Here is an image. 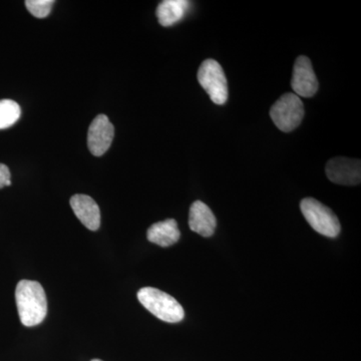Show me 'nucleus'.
Segmentation results:
<instances>
[{
    "mask_svg": "<svg viewBox=\"0 0 361 361\" xmlns=\"http://www.w3.org/2000/svg\"><path fill=\"white\" fill-rule=\"evenodd\" d=\"M16 306L20 322L26 327L37 326L47 314V300L42 284L21 280L16 290Z\"/></svg>",
    "mask_w": 361,
    "mask_h": 361,
    "instance_id": "nucleus-1",
    "label": "nucleus"
},
{
    "mask_svg": "<svg viewBox=\"0 0 361 361\" xmlns=\"http://www.w3.org/2000/svg\"><path fill=\"white\" fill-rule=\"evenodd\" d=\"M137 299L147 310L163 322L177 323L184 319L182 305L174 297L159 289L145 287L137 292Z\"/></svg>",
    "mask_w": 361,
    "mask_h": 361,
    "instance_id": "nucleus-2",
    "label": "nucleus"
},
{
    "mask_svg": "<svg viewBox=\"0 0 361 361\" xmlns=\"http://www.w3.org/2000/svg\"><path fill=\"white\" fill-rule=\"evenodd\" d=\"M301 212L307 221L308 224L316 232L336 238L341 233V227L336 214L319 201L313 198H305L300 203Z\"/></svg>",
    "mask_w": 361,
    "mask_h": 361,
    "instance_id": "nucleus-3",
    "label": "nucleus"
},
{
    "mask_svg": "<svg viewBox=\"0 0 361 361\" xmlns=\"http://www.w3.org/2000/svg\"><path fill=\"white\" fill-rule=\"evenodd\" d=\"M270 116L278 129L284 133L292 132L302 122V101L293 92H287L273 104L270 110Z\"/></svg>",
    "mask_w": 361,
    "mask_h": 361,
    "instance_id": "nucleus-4",
    "label": "nucleus"
},
{
    "mask_svg": "<svg viewBox=\"0 0 361 361\" xmlns=\"http://www.w3.org/2000/svg\"><path fill=\"white\" fill-rule=\"evenodd\" d=\"M198 80L211 101L224 104L228 99V82L222 66L215 59H206L198 71Z\"/></svg>",
    "mask_w": 361,
    "mask_h": 361,
    "instance_id": "nucleus-5",
    "label": "nucleus"
},
{
    "mask_svg": "<svg viewBox=\"0 0 361 361\" xmlns=\"http://www.w3.org/2000/svg\"><path fill=\"white\" fill-rule=\"evenodd\" d=\"M327 177L332 183L344 186L360 185L361 180V165L360 160L355 159H331L325 168Z\"/></svg>",
    "mask_w": 361,
    "mask_h": 361,
    "instance_id": "nucleus-6",
    "label": "nucleus"
},
{
    "mask_svg": "<svg viewBox=\"0 0 361 361\" xmlns=\"http://www.w3.org/2000/svg\"><path fill=\"white\" fill-rule=\"evenodd\" d=\"M115 137V128L106 115H99L90 123L87 133V146L92 155L103 156Z\"/></svg>",
    "mask_w": 361,
    "mask_h": 361,
    "instance_id": "nucleus-7",
    "label": "nucleus"
},
{
    "mask_svg": "<svg viewBox=\"0 0 361 361\" xmlns=\"http://www.w3.org/2000/svg\"><path fill=\"white\" fill-rule=\"evenodd\" d=\"M291 87L296 96L311 97L318 90V80L313 71L310 59L306 56H299L296 59L292 75Z\"/></svg>",
    "mask_w": 361,
    "mask_h": 361,
    "instance_id": "nucleus-8",
    "label": "nucleus"
},
{
    "mask_svg": "<svg viewBox=\"0 0 361 361\" xmlns=\"http://www.w3.org/2000/svg\"><path fill=\"white\" fill-rule=\"evenodd\" d=\"M71 207L78 219L90 231H97L101 226V211L92 197L78 194L71 198Z\"/></svg>",
    "mask_w": 361,
    "mask_h": 361,
    "instance_id": "nucleus-9",
    "label": "nucleus"
},
{
    "mask_svg": "<svg viewBox=\"0 0 361 361\" xmlns=\"http://www.w3.org/2000/svg\"><path fill=\"white\" fill-rule=\"evenodd\" d=\"M189 226L192 231L203 237H211L215 232L217 220L212 210L201 201H196L190 208Z\"/></svg>",
    "mask_w": 361,
    "mask_h": 361,
    "instance_id": "nucleus-10",
    "label": "nucleus"
},
{
    "mask_svg": "<svg viewBox=\"0 0 361 361\" xmlns=\"http://www.w3.org/2000/svg\"><path fill=\"white\" fill-rule=\"evenodd\" d=\"M180 233L177 221L168 219L155 223L149 228L147 238L152 243L161 247L174 245L179 241Z\"/></svg>",
    "mask_w": 361,
    "mask_h": 361,
    "instance_id": "nucleus-11",
    "label": "nucleus"
},
{
    "mask_svg": "<svg viewBox=\"0 0 361 361\" xmlns=\"http://www.w3.org/2000/svg\"><path fill=\"white\" fill-rule=\"evenodd\" d=\"M190 4H191V2L187 1V0H165V1H161L156 11L159 23L165 27H169V26L179 23L186 14Z\"/></svg>",
    "mask_w": 361,
    "mask_h": 361,
    "instance_id": "nucleus-12",
    "label": "nucleus"
},
{
    "mask_svg": "<svg viewBox=\"0 0 361 361\" xmlns=\"http://www.w3.org/2000/svg\"><path fill=\"white\" fill-rule=\"evenodd\" d=\"M20 104L13 99H0V130L13 127L20 120Z\"/></svg>",
    "mask_w": 361,
    "mask_h": 361,
    "instance_id": "nucleus-13",
    "label": "nucleus"
},
{
    "mask_svg": "<svg viewBox=\"0 0 361 361\" xmlns=\"http://www.w3.org/2000/svg\"><path fill=\"white\" fill-rule=\"evenodd\" d=\"M54 0H27L25 1L26 8L37 18H45L51 13Z\"/></svg>",
    "mask_w": 361,
    "mask_h": 361,
    "instance_id": "nucleus-14",
    "label": "nucleus"
},
{
    "mask_svg": "<svg viewBox=\"0 0 361 361\" xmlns=\"http://www.w3.org/2000/svg\"><path fill=\"white\" fill-rule=\"evenodd\" d=\"M11 171L4 164H0V189L11 186Z\"/></svg>",
    "mask_w": 361,
    "mask_h": 361,
    "instance_id": "nucleus-15",
    "label": "nucleus"
},
{
    "mask_svg": "<svg viewBox=\"0 0 361 361\" xmlns=\"http://www.w3.org/2000/svg\"><path fill=\"white\" fill-rule=\"evenodd\" d=\"M92 361H103V360H92Z\"/></svg>",
    "mask_w": 361,
    "mask_h": 361,
    "instance_id": "nucleus-16",
    "label": "nucleus"
}]
</instances>
